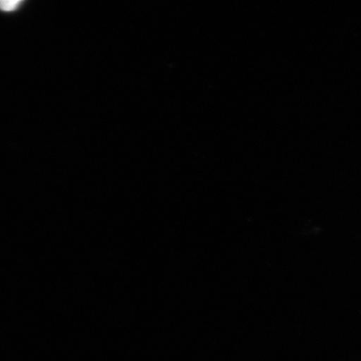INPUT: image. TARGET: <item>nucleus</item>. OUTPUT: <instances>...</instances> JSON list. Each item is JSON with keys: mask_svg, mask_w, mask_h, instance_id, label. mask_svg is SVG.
<instances>
[{"mask_svg": "<svg viewBox=\"0 0 361 361\" xmlns=\"http://www.w3.org/2000/svg\"><path fill=\"white\" fill-rule=\"evenodd\" d=\"M20 4L19 0H0V11L4 12L16 11Z\"/></svg>", "mask_w": 361, "mask_h": 361, "instance_id": "nucleus-1", "label": "nucleus"}]
</instances>
